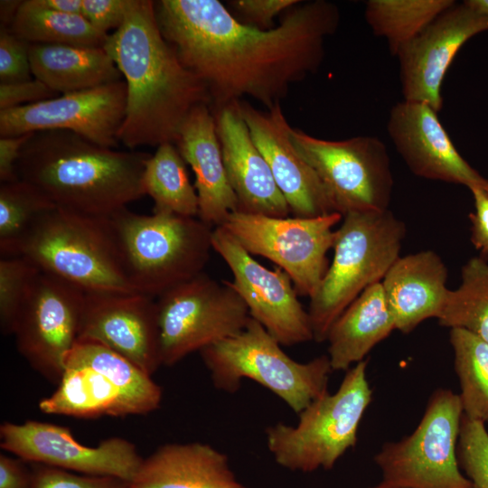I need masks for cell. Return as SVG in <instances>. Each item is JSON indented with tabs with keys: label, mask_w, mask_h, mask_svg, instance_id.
Listing matches in <instances>:
<instances>
[{
	"label": "cell",
	"mask_w": 488,
	"mask_h": 488,
	"mask_svg": "<svg viewBox=\"0 0 488 488\" xmlns=\"http://www.w3.org/2000/svg\"><path fill=\"white\" fill-rule=\"evenodd\" d=\"M343 215L272 217L231 212L225 228L252 256L274 262L291 278L298 296L312 297L329 268L327 253L333 248Z\"/></svg>",
	"instance_id": "8fae6325"
},
{
	"label": "cell",
	"mask_w": 488,
	"mask_h": 488,
	"mask_svg": "<svg viewBox=\"0 0 488 488\" xmlns=\"http://www.w3.org/2000/svg\"><path fill=\"white\" fill-rule=\"evenodd\" d=\"M237 104L294 217L311 218L337 212L317 174L291 143L288 136L291 126L281 105L262 111L242 99L237 100Z\"/></svg>",
	"instance_id": "ffe728a7"
},
{
	"label": "cell",
	"mask_w": 488,
	"mask_h": 488,
	"mask_svg": "<svg viewBox=\"0 0 488 488\" xmlns=\"http://www.w3.org/2000/svg\"><path fill=\"white\" fill-rule=\"evenodd\" d=\"M33 133L17 136H5L0 138V180L1 183H9L18 180L16 174V162L21 150Z\"/></svg>",
	"instance_id": "7bdbcfd3"
},
{
	"label": "cell",
	"mask_w": 488,
	"mask_h": 488,
	"mask_svg": "<svg viewBox=\"0 0 488 488\" xmlns=\"http://www.w3.org/2000/svg\"><path fill=\"white\" fill-rule=\"evenodd\" d=\"M23 460L6 455H0V488H30L32 471H29Z\"/></svg>",
	"instance_id": "ee69618b"
},
{
	"label": "cell",
	"mask_w": 488,
	"mask_h": 488,
	"mask_svg": "<svg viewBox=\"0 0 488 488\" xmlns=\"http://www.w3.org/2000/svg\"><path fill=\"white\" fill-rule=\"evenodd\" d=\"M480 12L488 15V0H469Z\"/></svg>",
	"instance_id": "7dc6e473"
},
{
	"label": "cell",
	"mask_w": 488,
	"mask_h": 488,
	"mask_svg": "<svg viewBox=\"0 0 488 488\" xmlns=\"http://www.w3.org/2000/svg\"><path fill=\"white\" fill-rule=\"evenodd\" d=\"M463 415L458 394L436 389L414 431L375 455L382 481L404 488H473L456 455Z\"/></svg>",
	"instance_id": "9c48e42d"
},
{
	"label": "cell",
	"mask_w": 488,
	"mask_h": 488,
	"mask_svg": "<svg viewBox=\"0 0 488 488\" xmlns=\"http://www.w3.org/2000/svg\"><path fill=\"white\" fill-rule=\"evenodd\" d=\"M56 208L34 185L20 179L0 185L1 258L17 256L19 247L37 219Z\"/></svg>",
	"instance_id": "836d02e7"
},
{
	"label": "cell",
	"mask_w": 488,
	"mask_h": 488,
	"mask_svg": "<svg viewBox=\"0 0 488 488\" xmlns=\"http://www.w3.org/2000/svg\"><path fill=\"white\" fill-rule=\"evenodd\" d=\"M406 227L389 209L352 211L336 230L333 258L310 297L314 341L325 342L329 330L368 286L380 282L399 258Z\"/></svg>",
	"instance_id": "5b68a950"
},
{
	"label": "cell",
	"mask_w": 488,
	"mask_h": 488,
	"mask_svg": "<svg viewBox=\"0 0 488 488\" xmlns=\"http://www.w3.org/2000/svg\"><path fill=\"white\" fill-rule=\"evenodd\" d=\"M162 365L241 332L251 318L238 293L204 271L156 299Z\"/></svg>",
	"instance_id": "30bf717a"
},
{
	"label": "cell",
	"mask_w": 488,
	"mask_h": 488,
	"mask_svg": "<svg viewBox=\"0 0 488 488\" xmlns=\"http://www.w3.org/2000/svg\"><path fill=\"white\" fill-rule=\"evenodd\" d=\"M281 346L258 322L250 318L241 332L205 347L200 353L218 389L234 393L243 379H249L299 414L328 392L333 369L327 354L299 362Z\"/></svg>",
	"instance_id": "52a82bcc"
},
{
	"label": "cell",
	"mask_w": 488,
	"mask_h": 488,
	"mask_svg": "<svg viewBox=\"0 0 488 488\" xmlns=\"http://www.w3.org/2000/svg\"><path fill=\"white\" fill-rule=\"evenodd\" d=\"M488 31V15L469 0L456 2L437 16L397 53L404 100L442 108L441 88L446 73L462 46Z\"/></svg>",
	"instance_id": "e0dca14e"
},
{
	"label": "cell",
	"mask_w": 488,
	"mask_h": 488,
	"mask_svg": "<svg viewBox=\"0 0 488 488\" xmlns=\"http://www.w3.org/2000/svg\"><path fill=\"white\" fill-rule=\"evenodd\" d=\"M23 1L4 0L0 2L1 27L10 28Z\"/></svg>",
	"instance_id": "bcb514c9"
},
{
	"label": "cell",
	"mask_w": 488,
	"mask_h": 488,
	"mask_svg": "<svg viewBox=\"0 0 488 488\" xmlns=\"http://www.w3.org/2000/svg\"><path fill=\"white\" fill-rule=\"evenodd\" d=\"M474 211L469 214L472 223L471 241L474 247L481 252V256H488V195L483 189L471 190Z\"/></svg>",
	"instance_id": "b9f144b4"
},
{
	"label": "cell",
	"mask_w": 488,
	"mask_h": 488,
	"mask_svg": "<svg viewBox=\"0 0 488 488\" xmlns=\"http://www.w3.org/2000/svg\"><path fill=\"white\" fill-rule=\"evenodd\" d=\"M387 130L417 176L461 184L470 191H487L488 180L459 154L429 105L408 100L397 103L389 112Z\"/></svg>",
	"instance_id": "d6986e66"
},
{
	"label": "cell",
	"mask_w": 488,
	"mask_h": 488,
	"mask_svg": "<svg viewBox=\"0 0 488 488\" xmlns=\"http://www.w3.org/2000/svg\"><path fill=\"white\" fill-rule=\"evenodd\" d=\"M367 366L362 360L347 370L338 389L310 403L298 414L296 425L278 422L267 427V449L277 465L303 473L330 470L355 446L372 399Z\"/></svg>",
	"instance_id": "ba28073f"
},
{
	"label": "cell",
	"mask_w": 488,
	"mask_h": 488,
	"mask_svg": "<svg viewBox=\"0 0 488 488\" xmlns=\"http://www.w3.org/2000/svg\"><path fill=\"white\" fill-rule=\"evenodd\" d=\"M211 111L228 179L238 199V211L288 217L289 206L267 162L252 140L237 101Z\"/></svg>",
	"instance_id": "44dd1931"
},
{
	"label": "cell",
	"mask_w": 488,
	"mask_h": 488,
	"mask_svg": "<svg viewBox=\"0 0 488 488\" xmlns=\"http://www.w3.org/2000/svg\"><path fill=\"white\" fill-rule=\"evenodd\" d=\"M128 488H247L228 456L208 444H167L143 462Z\"/></svg>",
	"instance_id": "cb8c5ba5"
},
{
	"label": "cell",
	"mask_w": 488,
	"mask_h": 488,
	"mask_svg": "<svg viewBox=\"0 0 488 488\" xmlns=\"http://www.w3.org/2000/svg\"><path fill=\"white\" fill-rule=\"evenodd\" d=\"M17 256L87 293H136L109 217L56 207L37 219Z\"/></svg>",
	"instance_id": "277c9868"
},
{
	"label": "cell",
	"mask_w": 488,
	"mask_h": 488,
	"mask_svg": "<svg viewBox=\"0 0 488 488\" xmlns=\"http://www.w3.org/2000/svg\"><path fill=\"white\" fill-rule=\"evenodd\" d=\"M42 412L80 418L130 415L111 380L87 366L66 367L57 389L39 402Z\"/></svg>",
	"instance_id": "4316f807"
},
{
	"label": "cell",
	"mask_w": 488,
	"mask_h": 488,
	"mask_svg": "<svg viewBox=\"0 0 488 488\" xmlns=\"http://www.w3.org/2000/svg\"><path fill=\"white\" fill-rule=\"evenodd\" d=\"M175 145L194 174L198 219L211 227L222 226L239 209L228 179L211 107H195L181 126Z\"/></svg>",
	"instance_id": "7402d4cb"
},
{
	"label": "cell",
	"mask_w": 488,
	"mask_h": 488,
	"mask_svg": "<svg viewBox=\"0 0 488 488\" xmlns=\"http://www.w3.org/2000/svg\"><path fill=\"white\" fill-rule=\"evenodd\" d=\"M211 246L230 269L232 281L227 283L244 301L251 318L281 345L314 340L308 312L283 269L261 265L221 226L212 230Z\"/></svg>",
	"instance_id": "5bb4252c"
},
{
	"label": "cell",
	"mask_w": 488,
	"mask_h": 488,
	"mask_svg": "<svg viewBox=\"0 0 488 488\" xmlns=\"http://www.w3.org/2000/svg\"><path fill=\"white\" fill-rule=\"evenodd\" d=\"M29 58L33 78L60 95L122 80L104 47L29 43Z\"/></svg>",
	"instance_id": "484cf974"
},
{
	"label": "cell",
	"mask_w": 488,
	"mask_h": 488,
	"mask_svg": "<svg viewBox=\"0 0 488 488\" xmlns=\"http://www.w3.org/2000/svg\"><path fill=\"white\" fill-rule=\"evenodd\" d=\"M291 143L313 167L337 212L385 211L393 189L386 145L374 136L331 141L289 127Z\"/></svg>",
	"instance_id": "7c38bea8"
},
{
	"label": "cell",
	"mask_w": 488,
	"mask_h": 488,
	"mask_svg": "<svg viewBox=\"0 0 488 488\" xmlns=\"http://www.w3.org/2000/svg\"><path fill=\"white\" fill-rule=\"evenodd\" d=\"M456 455L473 488H488V431L484 423L463 415Z\"/></svg>",
	"instance_id": "d590c367"
},
{
	"label": "cell",
	"mask_w": 488,
	"mask_h": 488,
	"mask_svg": "<svg viewBox=\"0 0 488 488\" xmlns=\"http://www.w3.org/2000/svg\"><path fill=\"white\" fill-rule=\"evenodd\" d=\"M453 0H370L365 19L377 36L386 39L392 55L418 36Z\"/></svg>",
	"instance_id": "4dcf8cb0"
},
{
	"label": "cell",
	"mask_w": 488,
	"mask_h": 488,
	"mask_svg": "<svg viewBox=\"0 0 488 488\" xmlns=\"http://www.w3.org/2000/svg\"><path fill=\"white\" fill-rule=\"evenodd\" d=\"M396 330L381 282L368 286L329 330L328 357L333 371H347Z\"/></svg>",
	"instance_id": "d4e9b609"
},
{
	"label": "cell",
	"mask_w": 488,
	"mask_h": 488,
	"mask_svg": "<svg viewBox=\"0 0 488 488\" xmlns=\"http://www.w3.org/2000/svg\"><path fill=\"white\" fill-rule=\"evenodd\" d=\"M10 31L30 44L103 47L108 34L93 27L82 15L51 11L23 1Z\"/></svg>",
	"instance_id": "f546056e"
},
{
	"label": "cell",
	"mask_w": 488,
	"mask_h": 488,
	"mask_svg": "<svg viewBox=\"0 0 488 488\" xmlns=\"http://www.w3.org/2000/svg\"><path fill=\"white\" fill-rule=\"evenodd\" d=\"M103 47L125 79L126 112L118 141L130 150L175 145L190 112L202 104L211 107L207 86L164 38L155 1L134 0L123 24L108 34Z\"/></svg>",
	"instance_id": "7a4b0ae2"
},
{
	"label": "cell",
	"mask_w": 488,
	"mask_h": 488,
	"mask_svg": "<svg viewBox=\"0 0 488 488\" xmlns=\"http://www.w3.org/2000/svg\"><path fill=\"white\" fill-rule=\"evenodd\" d=\"M32 79L29 43L16 37L9 28L0 29V83Z\"/></svg>",
	"instance_id": "74e56055"
},
{
	"label": "cell",
	"mask_w": 488,
	"mask_h": 488,
	"mask_svg": "<svg viewBox=\"0 0 488 488\" xmlns=\"http://www.w3.org/2000/svg\"><path fill=\"white\" fill-rule=\"evenodd\" d=\"M59 95L35 78L23 81L0 83V110L37 103Z\"/></svg>",
	"instance_id": "ab89813d"
},
{
	"label": "cell",
	"mask_w": 488,
	"mask_h": 488,
	"mask_svg": "<svg viewBox=\"0 0 488 488\" xmlns=\"http://www.w3.org/2000/svg\"><path fill=\"white\" fill-rule=\"evenodd\" d=\"M142 182L145 193L154 202L153 212L198 217L197 192L174 144L163 143L154 155H149Z\"/></svg>",
	"instance_id": "f1b7e54d"
},
{
	"label": "cell",
	"mask_w": 488,
	"mask_h": 488,
	"mask_svg": "<svg viewBox=\"0 0 488 488\" xmlns=\"http://www.w3.org/2000/svg\"><path fill=\"white\" fill-rule=\"evenodd\" d=\"M84 297L82 289L41 270L16 317L13 334L19 352L52 382H60L79 339Z\"/></svg>",
	"instance_id": "4fadbf2b"
},
{
	"label": "cell",
	"mask_w": 488,
	"mask_h": 488,
	"mask_svg": "<svg viewBox=\"0 0 488 488\" xmlns=\"http://www.w3.org/2000/svg\"><path fill=\"white\" fill-rule=\"evenodd\" d=\"M486 193H487V195H488V189H487V191H486Z\"/></svg>",
	"instance_id": "681fc988"
},
{
	"label": "cell",
	"mask_w": 488,
	"mask_h": 488,
	"mask_svg": "<svg viewBox=\"0 0 488 488\" xmlns=\"http://www.w3.org/2000/svg\"><path fill=\"white\" fill-rule=\"evenodd\" d=\"M369 488H404V487L397 486V485L388 483L386 482L381 481L377 485L372 486V487H369Z\"/></svg>",
	"instance_id": "c3c4849f"
},
{
	"label": "cell",
	"mask_w": 488,
	"mask_h": 488,
	"mask_svg": "<svg viewBox=\"0 0 488 488\" xmlns=\"http://www.w3.org/2000/svg\"><path fill=\"white\" fill-rule=\"evenodd\" d=\"M447 268L433 250L399 257L380 281L396 330L412 332L423 321L437 318L446 303Z\"/></svg>",
	"instance_id": "603a6c76"
},
{
	"label": "cell",
	"mask_w": 488,
	"mask_h": 488,
	"mask_svg": "<svg viewBox=\"0 0 488 488\" xmlns=\"http://www.w3.org/2000/svg\"><path fill=\"white\" fill-rule=\"evenodd\" d=\"M440 325L464 329L488 343V261L473 257L462 267L461 284L449 289L436 318Z\"/></svg>",
	"instance_id": "1f68e13d"
},
{
	"label": "cell",
	"mask_w": 488,
	"mask_h": 488,
	"mask_svg": "<svg viewBox=\"0 0 488 488\" xmlns=\"http://www.w3.org/2000/svg\"><path fill=\"white\" fill-rule=\"evenodd\" d=\"M35 5L59 13L81 15L82 0H33Z\"/></svg>",
	"instance_id": "f6af8a7d"
},
{
	"label": "cell",
	"mask_w": 488,
	"mask_h": 488,
	"mask_svg": "<svg viewBox=\"0 0 488 488\" xmlns=\"http://www.w3.org/2000/svg\"><path fill=\"white\" fill-rule=\"evenodd\" d=\"M0 437L1 448L23 461L127 483L143 462L135 445L125 438L110 437L88 446L76 440L68 427L47 422H5Z\"/></svg>",
	"instance_id": "9a60e30c"
},
{
	"label": "cell",
	"mask_w": 488,
	"mask_h": 488,
	"mask_svg": "<svg viewBox=\"0 0 488 488\" xmlns=\"http://www.w3.org/2000/svg\"><path fill=\"white\" fill-rule=\"evenodd\" d=\"M78 340L102 343L152 376L162 365L155 298L85 292Z\"/></svg>",
	"instance_id": "ac0fdd59"
},
{
	"label": "cell",
	"mask_w": 488,
	"mask_h": 488,
	"mask_svg": "<svg viewBox=\"0 0 488 488\" xmlns=\"http://www.w3.org/2000/svg\"><path fill=\"white\" fill-rule=\"evenodd\" d=\"M41 270L23 256L0 259V324L4 333H13L18 313Z\"/></svg>",
	"instance_id": "e575fe53"
},
{
	"label": "cell",
	"mask_w": 488,
	"mask_h": 488,
	"mask_svg": "<svg viewBox=\"0 0 488 488\" xmlns=\"http://www.w3.org/2000/svg\"><path fill=\"white\" fill-rule=\"evenodd\" d=\"M449 340L464 415L488 424V343L459 328L450 329Z\"/></svg>",
	"instance_id": "d6a6232c"
},
{
	"label": "cell",
	"mask_w": 488,
	"mask_h": 488,
	"mask_svg": "<svg viewBox=\"0 0 488 488\" xmlns=\"http://www.w3.org/2000/svg\"><path fill=\"white\" fill-rule=\"evenodd\" d=\"M30 488H128V483L112 476L75 474L35 464Z\"/></svg>",
	"instance_id": "8d00e7d4"
},
{
	"label": "cell",
	"mask_w": 488,
	"mask_h": 488,
	"mask_svg": "<svg viewBox=\"0 0 488 488\" xmlns=\"http://www.w3.org/2000/svg\"><path fill=\"white\" fill-rule=\"evenodd\" d=\"M73 366H87L108 377L122 395L130 415L147 414L160 406L162 389L151 375L102 343L78 340L65 361V368Z\"/></svg>",
	"instance_id": "83f0119b"
},
{
	"label": "cell",
	"mask_w": 488,
	"mask_h": 488,
	"mask_svg": "<svg viewBox=\"0 0 488 488\" xmlns=\"http://www.w3.org/2000/svg\"><path fill=\"white\" fill-rule=\"evenodd\" d=\"M155 11L165 41L207 86L211 109L243 97L267 109L280 104L319 68L340 21L338 7L324 0L299 5L268 30L237 20L218 0H160Z\"/></svg>",
	"instance_id": "6da1fadb"
},
{
	"label": "cell",
	"mask_w": 488,
	"mask_h": 488,
	"mask_svg": "<svg viewBox=\"0 0 488 488\" xmlns=\"http://www.w3.org/2000/svg\"><path fill=\"white\" fill-rule=\"evenodd\" d=\"M134 0H82L81 15L97 30L109 34L124 23Z\"/></svg>",
	"instance_id": "f35d334b"
},
{
	"label": "cell",
	"mask_w": 488,
	"mask_h": 488,
	"mask_svg": "<svg viewBox=\"0 0 488 488\" xmlns=\"http://www.w3.org/2000/svg\"><path fill=\"white\" fill-rule=\"evenodd\" d=\"M136 293L157 298L200 273L210 258L212 227L198 218L138 214L123 208L109 217Z\"/></svg>",
	"instance_id": "8992f818"
},
{
	"label": "cell",
	"mask_w": 488,
	"mask_h": 488,
	"mask_svg": "<svg viewBox=\"0 0 488 488\" xmlns=\"http://www.w3.org/2000/svg\"><path fill=\"white\" fill-rule=\"evenodd\" d=\"M148 154L118 151L70 131L33 133L15 169L57 207L110 217L145 195L143 173Z\"/></svg>",
	"instance_id": "3957f363"
},
{
	"label": "cell",
	"mask_w": 488,
	"mask_h": 488,
	"mask_svg": "<svg viewBox=\"0 0 488 488\" xmlns=\"http://www.w3.org/2000/svg\"><path fill=\"white\" fill-rule=\"evenodd\" d=\"M124 80L0 110V136L64 130L105 147L117 146L126 112Z\"/></svg>",
	"instance_id": "2e32d148"
},
{
	"label": "cell",
	"mask_w": 488,
	"mask_h": 488,
	"mask_svg": "<svg viewBox=\"0 0 488 488\" xmlns=\"http://www.w3.org/2000/svg\"><path fill=\"white\" fill-rule=\"evenodd\" d=\"M230 5L237 11L246 24L268 30L274 28V18L282 11L300 3L298 0H233Z\"/></svg>",
	"instance_id": "60d3db41"
}]
</instances>
